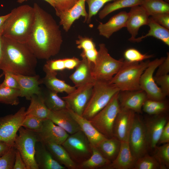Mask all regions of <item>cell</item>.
Segmentation results:
<instances>
[{"label":"cell","instance_id":"1","mask_svg":"<svg viewBox=\"0 0 169 169\" xmlns=\"http://www.w3.org/2000/svg\"><path fill=\"white\" fill-rule=\"evenodd\" d=\"M35 19L27 44L38 59L48 60L59 52L63 42L59 27L53 16L36 3Z\"/></svg>","mask_w":169,"mask_h":169},{"label":"cell","instance_id":"2","mask_svg":"<svg viewBox=\"0 0 169 169\" xmlns=\"http://www.w3.org/2000/svg\"><path fill=\"white\" fill-rule=\"evenodd\" d=\"M2 38L3 56L0 69L13 74L36 75L37 59L27 44L3 36Z\"/></svg>","mask_w":169,"mask_h":169},{"label":"cell","instance_id":"3","mask_svg":"<svg viewBox=\"0 0 169 169\" xmlns=\"http://www.w3.org/2000/svg\"><path fill=\"white\" fill-rule=\"evenodd\" d=\"M9 13L4 23L2 35L19 43H26L34 23L33 7L23 5L13 9Z\"/></svg>","mask_w":169,"mask_h":169},{"label":"cell","instance_id":"4","mask_svg":"<svg viewBox=\"0 0 169 169\" xmlns=\"http://www.w3.org/2000/svg\"><path fill=\"white\" fill-rule=\"evenodd\" d=\"M150 61L131 62L124 60L122 65L109 82L120 91L140 90L141 76L148 66Z\"/></svg>","mask_w":169,"mask_h":169},{"label":"cell","instance_id":"5","mask_svg":"<svg viewBox=\"0 0 169 169\" xmlns=\"http://www.w3.org/2000/svg\"><path fill=\"white\" fill-rule=\"evenodd\" d=\"M120 91L109 82L95 81L90 98L82 116L89 120L103 109L112 97Z\"/></svg>","mask_w":169,"mask_h":169},{"label":"cell","instance_id":"6","mask_svg":"<svg viewBox=\"0 0 169 169\" xmlns=\"http://www.w3.org/2000/svg\"><path fill=\"white\" fill-rule=\"evenodd\" d=\"M99 46L95 62L92 64V76L95 81L109 82L122 65L124 60H117L112 57L104 44H100Z\"/></svg>","mask_w":169,"mask_h":169},{"label":"cell","instance_id":"7","mask_svg":"<svg viewBox=\"0 0 169 169\" xmlns=\"http://www.w3.org/2000/svg\"><path fill=\"white\" fill-rule=\"evenodd\" d=\"M119 92L112 97L103 109L89 120L98 131L107 138L114 136V124L120 109L118 100Z\"/></svg>","mask_w":169,"mask_h":169},{"label":"cell","instance_id":"8","mask_svg":"<svg viewBox=\"0 0 169 169\" xmlns=\"http://www.w3.org/2000/svg\"><path fill=\"white\" fill-rule=\"evenodd\" d=\"M18 131L14 147L20 153L27 169H38L35 158V146L38 141L36 133L22 126Z\"/></svg>","mask_w":169,"mask_h":169},{"label":"cell","instance_id":"9","mask_svg":"<svg viewBox=\"0 0 169 169\" xmlns=\"http://www.w3.org/2000/svg\"><path fill=\"white\" fill-rule=\"evenodd\" d=\"M61 145L77 165L89 158L92 153V146L81 130L69 135Z\"/></svg>","mask_w":169,"mask_h":169},{"label":"cell","instance_id":"10","mask_svg":"<svg viewBox=\"0 0 169 169\" xmlns=\"http://www.w3.org/2000/svg\"><path fill=\"white\" fill-rule=\"evenodd\" d=\"M24 107L13 114L0 117V141L14 146L17 133L26 116Z\"/></svg>","mask_w":169,"mask_h":169},{"label":"cell","instance_id":"11","mask_svg":"<svg viewBox=\"0 0 169 169\" xmlns=\"http://www.w3.org/2000/svg\"><path fill=\"white\" fill-rule=\"evenodd\" d=\"M128 142L131 153L136 161L148 153V144L144 121L136 114Z\"/></svg>","mask_w":169,"mask_h":169},{"label":"cell","instance_id":"12","mask_svg":"<svg viewBox=\"0 0 169 169\" xmlns=\"http://www.w3.org/2000/svg\"><path fill=\"white\" fill-rule=\"evenodd\" d=\"M165 58V57H161L150 61L148 66L141 76L139 81L140 88L146 92L147 99L156 100L165 99L166 96L156 83L153 76L156 69Z\"/></svg>","mask_w":169,"mask_h":169},{"label":"cell","instance_id":"13","mask_svg":"<svg viewBox=\"0 0 169 169\" xmlns=\"http://www.w3.org/2000/svg\"><path fill=\"white\" fill-rule=\"evenodd\" d=\"M94 83L80 86L67 96L62 97L66 102L67 107L82 116L91 96Z\"/></svg>","mask_w":169,"mask_h":169},{"label":"cell","instance_id":"14","mask_svg":"<svg viewBox=\"0 0 169 169\" xmlns=\"http://www.w3.org/2000/svg\"><path fill=\"white\" fill-rule=\"evenodd\" d=\"M136 114L131 110L120 107L114 124V136L120 141H128Z\"/></svg>","mask_w":169,"mask_h":169},{"label":"cell","instance_id":"15","mask_svg":"<svg viewBox=\"0 0 169 169\" xmlns=\"http://www.w3.org/2000/svg\"><path fill=\"white\" fill-rule=\"evenodd\" d=\"M144 121L149 150H153L157 145L163 128L169 120L167 113L152 115Z\"/></svg>","mask_w":169,"mask_h":169},{"label":"cell","instance_id":"16","mask_svg":"<svg viewBox=\"0 0 169 169\" xmlns=\"http://www.w3.org/2000/svg\"><path fill=\"white\" fill-rule=\"evenodd\" d=\"M38 141L62 145L69 135L65 131L49 119L44 120L41 129L36 133Z\"/></svg>","mask_w":169,"mask_h":169},{"label":"cell","instance_id":"17","mask_svg":"<svg viewBox=\"0 0 169 169\" xmlns=\"http://www.w3.org/2000/svg\"><path fill=\"white\" fill-rule=\"evenodd\" d=\"M147 99L146 92L141 89L119 91L118 94L120 107L131 110L137 113H141L143 105Z\"/></svg>","mask_w":169,"mask_h":169},{"label":"cell","instance_id":"18","mask_svg":"<svg viewBox=\"0 0 169 169\" xmlns=\"http://www.w3.org/2000/svg\"><path fill=\"white\" fill-rule=\"evenodd\" d=\"M128 14L126 27L131 36L128 40L132 42L138 34L140 28L143 25H148L150 16L141 5L131 8Z\"/></svg>","mask_w":169,"mask_h":169},{"label":"cell","instance_id":"19","mask_svg":"<svg viewBox=\"0 0 169 169\" xmlns=\"http://www.w3.org/2000/svg\"><path fill=\"white\" fill-rule=\"evenodd\" d=\"M11 74L19 84L20 97H24L26 100H30L33 95H41L42 90L39 85L42 83L38 75L28 76L12 74Z\"/></svg>","mask_w":169,"mask_h":169},{"label":"cell","instance_id":"20","mask_svg":"<svg viewBox=\"0 0 169 169\" xmlns=\"http://www.w3.org/2000/svg\"><path fill=\"white\" fill-rule=\"evenodd\" d=\"M85 0H79L71 9L58 16L60 19L59 24L65 32H68L74 21L81 16L84 18V22H86L88 13L85 9Z\"/></svg>","mask_w":169,"mask_h":169},{"label":"cell","instance_id":"21","mask_svg":"<svg viewBox=\"0 0 169 169\" xmlns=\"http://www.w3.org/2000/svg\"><path fill=\"white\" fill-rule=\"evenodd\" d=\"M128 16V13L122 11L113 16L105 23L100 22L97 28L99 34L109 38L113 33L126 27Z\"/></svg>","mask_w":169,"mask_h":169},{"label":"cell","instance_id":"22","mask_svg":"<svg viewBox=\"0 0 169 169\" xmlns=\"http://www.w3.org/2000/svg\"><path fill=\"white\" fill-rule=\"evenodd\" d=\"M69 135L80 130L78 124L67 108L57 111H50L48 118Z\"/></svg>","mask_w":169,"mask_h":169},{"label":"cell","instance_id":"23","mask_svg":"<svg viewBox=\"0 0 169 169\" xmlns=\"http://www.w3.org/2000/svg\"><path fill=\"white\" fill-rule=\"evenodd\" d=\"M67 109L92 147H96L101 142L107 138L98 131L89 120L76 114L69 108L67 107Z\"/></svg>","mask_w":169,"mask_h":169},{"label":"cell","instance_id":"24","mask_svg":"<svg viewBox=\"0 0 169 169\" xmlns=\"http://www.w3.org/2000/svg\"><path fill=\"white\" fill-rule=\"evenodd\" d=\"M81 57L82 59L75 67V71L69 77L76 88L95 81L92 75V64L85 57Z\"/></svg>","mask_w":169,"mask_h":169},{"label":"cell","instance_id":"25","mask_svg":"<svg viewBox=\"0 0 169 169\" xmlns=\"http://www.w3.org/2000/svg\"><path fill=\"white\" fill-rule=\"evenodd\" d=\"M35 158L39 169L66 168L56 161L45 146L39 141L36 144Z\"/></svg>","mask_w":169,"mask_h":169},{"label":"cell","instance_id":"26","mask_svg":"<svg viewBox=\"0 0 169 169\" xmlns=\"http://www.w3.org/2000/svg\"><path fill=\"white\" fill-rule=\"evenodd\" d=\"M120 142L117 156L105 169H133L136 161L131 153L128 141Z\"/></svg>","mask_w":169,"mask_h":169},{"label":"cell","instance_id":"27","mask_svg":"<svg viewBox=\"0 0 169 169\" xmlns=\"http://www.w3.org/2000/svg\"><path fill=\"white\" fill-rule=\"evenodd\" d=\"M45 76L41 79L42 84H44L48 89L57 93L65 92L68 94L76 89L74 86H71L64 81L58 79L56 75L57 72L47 71Z\"/></svg>","mask_w":169,"mask_h":169},{"label":"cell","instance_id":"28","mask_svg":"<svg viewBox=\"0 0 169 169\" xmlns=\"http://www.w3.org/2000/svg\"><path fill=\"white\" fill-rule=\"evenodd\" d=\"M44 144L54 159L60 164L66 168L77 169V165L72 160L61 145L52 142Z\"/></svg>","mask_w":169,"mask_h":169},{"label":"cell","instance_id":"29","mask_svg":"<svg viewBox=\"0 0 169 169\" xmlns=\"http://www.w3.org/2000/svg\"><path fill=\"white\" fill-rule=\"evenodd\" d=\"M120 144V141L116 137L113 136L106 138L95 148L104 157L111 162L117 156Z\"/></svg>","mask_w":169,"mask_h":169},{"label":"cell","instance_id":"30","mask_svg":"<svg viewBox=\"0 0 169 169\" xmlns=\"http://www.w3.org/2000/svg\"><path fill=\"white\" fill-rule=\"evenodd\" d=\"M148 25L150 28L148 33L145 35L136 38L132 42H139L146 37H153L169 46V30L156 23L151 17L149 18Z\"/></svg>","mask_w":169,"mask_h":169},{"label":"cell","instance_id":"31","mask_svg":"<svg viewBox=\"0 0 169 169\" xmlns=\"http://www.w3.org/2000/svg\"><path fill=\"white\" fill-rule=\"evenodd\" d=\"M30 100L29 106L26 110V115L34 116L43 120L48 119L50 110L45 105L41 95H33Z\"/></svg>","mask_w":169,"mask_h":169},{"label":"cell","instance_id":"32","mask_svg":"<svg viewBox=\"0 0 169 169\" xmlns=\"http://www.w3.org/2000/svg\"><path fill=\"white\" fill-rule=\"evenodd\" d=\"M76 44L77 45V48L82 49L81 57H85L89 62L94 64L97 58L98 51L96 48L93 39L79 35L78 39L76 40Z\"/></svg>","mask_w":169,"mask_h":169},{"label":"cell","instance_id":"33","mask_svg":"<svg viewBox=\"0 0 169 169\" xmlns=\"http://www.w3.org/2000/svg\"><path fill=\"white\" fill-rule=\"evenodd\" d=\"M80 60L75 57L62 59L48 60L43 67L47 71H62L65 69H72L76 67Z\"/></svg>","mask_w":169,"mask_h":169},{"label":"cell","instance_id":"34","mask_svg":"<svg viewBox=\"0 0 169 169\" xmlns=\"http://www.w3.org/2000/svg\"><path fill=\"white\" fill-rule=\"evenodd\" d=\"M90 157L77 165V169H104L111 162L104 157L98 149L92 147Z\"/></svg>","mask_w":169,"mask_h":169},{"label":"cell","instance_id":"35","mask_svg":"<svg viewBox=\"0 0 169 169\" xmlns=\"http://www.w3.org/2000/svg\"><path fill=\"white\" fill-rule=\"evenodd\" d=\"M144 0H115L106 5L99 13V17L103 19L110 13L121 8L141 5Z\"/></svg>","mask_w":169,"mask_h":169},{"label":"cell","instance_id":"36","mask_svg":"<svg viewBox=\"0 0 169 169\" xmlns=\"http://www.w3.org/2000/svg\"><path fill=\"white\" fill-rule=\"evenodd\" d=\"M41 95L46 107L51 111H57L67 108L66 102L56 92L48 89L45 92L42 90Z\"/></svg>","mask_w":169,"mask_h":169},{"label":"cell","instance_id":"37","mask_svg":"<svg viewBox=\"0 0 169 169\" xmlns=\"http://www.w3.org/2000/svg\"><path fill=\"white\" fill-rule=\"evenodd\" d=\"M168 109V102L165 99L156 100L147 99L142 107L143 111L151 115L167 113Z\"/></svg>","mask_w":169,"mask_h":169},{"label":"cell","instance_id":"38","mask_svg":"<svg viewBox=\"0 0 169 169\" xmlns=\"http://www.w3.org/2000/svg\"><path fill=\"white\" fill-rule=\"evenodd\" d=\"M141 6L149 16L160 13H169V3L164 0H144Z\"/></svg>","mask_w":169,"mask_h":169},{"label":"cell","instance_id":"39","mask_svg":"<svg viewBox=\"0 0 169 169\" xmlns=\"http://www.w3.org/2000/svg\"><path fill=\"white\" fill-rule=\"evenodd\" d=\"M19 89L0 86V102L16 105L19 103L20 96Z\"/></svg>","mask_w":169,"mask_h":169},{"label":"cell","instance_id":"40","mask_svg":"<svg viewBox=\"0 0 169 169\" xmlns=\"http://www.w3.org/2000/svg\"><path fill=\"white\" fill-rule=\"evenodd\" d=\"M153 156L158 161L160 169H166L169 168V143L163 144L158 146L154 149Z\"/></svg>","mask_w":169,"mask_h":169},{"label":"cell","instance_id":"41","mask_svg":"<svg viewBox=\"0 0 169 169\" xmlns=\"http://www.w3.org/2000/svg\"><path fill=\"white\" fill-rule=\"evenodd\" d=\"M159 163L153 156L148 153L137 159L133 169H159Z\"/></svg>","mask_w":169,"mask_h":169},{"label":"cell","instance_id":"42","mask_svg":"<svg viewBox=\"0 0 169 169\" xmlns=\"http://www.w3.org/2000/svg\"><path fill=\"white\" fill-rule=\"evenodd\" d=\"M125 60L131 62H140L145 59L153 57L152 54H143L138 50L133 48L127 49L124 52Z\"/></svg>","mask_w":169,"mask_h":169},{"label":"cell","instance_id":"43","mask_svg":"<svg viewBox=\"0 0 169 169\" xmlns=\"http://www.w3.org/2000/svg\"><path fill=\"white\" fill-rule=\"evenodd\" d=\"M43 120L34 116L26 115L22 126L28 130L37 133L41 129Z\"/></svg>","mask_w":169,"mask_h":169},{"label":"cell","instance_id":"44","mask_svg":"<svg viewBox=\"0 0 169 169\" xmlns=\"http://www.w3.org/2000/svg\"><path fill=\"white\" fill-rule=\"evenodd\" d=\"M16 149L12 146L0 157V169H13Z\"/></svg>","mask_w":169,"mask_h":169},{"label":"cell","instance_id":"45","mask_svg":"<svg viewBox=\"0 0 169 169\" xmlns=\"http://www.w3.org/2000/svg\"><path fill=\"white\" fill-rule=\"evenodd\" d=\"M115 0H85L88 6V17L86 22L90 23L91 18L107 3Z\"/></svg>","mask_w":169,"mask_h":169},{"label":"cell","instance_id":"46","mask_svg":"<svg viewBox=\"0 0 169 169\" xmlns=\"http://www.w3.org/2000/svg\"><path fill=\"white\" fill-rule=\"evenodd\" d=\"M56 15L58 16L71 9L79 0H54Z\"/></svg>","mask_w":169,"mask_h":169},{"label":"cell","instance_id":"47","mask_svg":"<svg viewBox=\"0 0 169 169\" xmlns=\"http://www.w3.org/2000/svg\"><path fill=\"white\" fill-rule=\"evenodd\" d=\"M154 80L157 84L160 86L161 90L165 96L169 95V74L160 76H154Z\"/></svg>","mask_w":169,"mask_h":169},{"label":"cell","instance_id":"48","mask_svg":"<svg viewBox=\"0 0 169 169\" xmlns=\"http://www.w3.org/2000/svg\"><path fill=\"white\" fill-rule=\"evenodd\" d=\"M3 73L5 76V78L3 82L0 84V86L20 90L18 83L11 73L6 71H3Z\"/></svg>","mask_w":169,"mask_h":169},{"label":"cell","instance_id":"49","mask_svg":"<svg viewBox=\"0 0 169 169\" xmlns=\"http://www.w3.org/2000/svg\"><path fill=\"white\" fill-rule=\"evenodd\" d=\"M150 17L156 23L169 30V13H159Z\"/></svg>","mask_w":169,"mask_h":169},{"label":"cell","instance_id":"50","mask_svg":"<svg viewBox=\"0 0 169 169\" xmlns=\"http://www.w3.org/2000/svg\"><path fill=\"white\" fill-rule=\"evenodd\" d=\"M155 76H158L168 74L169 73V53H167V55L163 61L157 67Z\"/></svg>","mask_w":169,"mask_h":169},{"label":"cell","instance_id":"51","mask_svg":"<svg viewBox=\"0 0 169 169\" xmlns=\"http://www.w3.org/2000/svg\"><path fill=\"white\" fill-rule=\"evenodd\" d=\"M169 143V121L163 128L158 140L159 144Z\"/></svg>","mask_w":169,"mask_h":169},{"label":"cell","instance_id":"52","mask_svg":"<svg viewBox=\"0 0 169 169\" xmlns=\"http://www.w3.org/2000/svg\"><path fill=\"white\" fill-rule=\"evenodd\" d=\"M13 169H27L26 165L19 151L16 149L14 164Z\"/></svg>","mask_w":169,"mask_h":169},{"label":"cell","instance_id":"53","mask_svg":"<svg viewBox=\"0 0 169 169\" xmlns=\"http://www.w3.org/2000/svg\"><path fill=\"white\" fill-rule=\"evenodd\" d=\"M12 146L5 142L0 141V157L7 152Z\"/></svg>","mask_w":169,"mask_h":169},{"label":"cell","instance_id":"54","mask_svg":"<svg viewBox=\"0 0 169 169\" xmlns=\"http://www.w3.org/2000/svg\"><path fill=\"white\" fill-rule=\"evenodd\" d=\"M10 13L6 15L0 16V35H2L4 23L9 15Z\"/></svg>","mask_w":169,"mask_h":169},{"label":"cell","instance_id":"55","mask_svg":"<svg viewBox=\"0 0 169 169\" xmlns=\"http://www.w3.org/2000/svg\"><path fill=\"white\" fill-rule=\"evenodd\" d=\"M27 0H17V2L20 3H22L25 1H27ZM46 2L48 3L52 6L54 8L55 6V2L54 0H44Z\"/></svg>","mask_w":169,"mask_h":169},{"label":"cell","instance_id":"56","mask_svg":"<svg viewBox=\"0 0 169 169\" xmlns=\"http://www.w3.org/2000/svg\"><path fill=\"white\" fill-rule=\"evenodd\" d=\"M3 56V38L2 35H0V64Z\"/></svg>","mask_w":169,"mask_h":169},{"label":"cell","instance_id":"57","mask_svg":"<svg viewBox=\"0 0 169 169\" xmlns=\"http://www.w3.org/2000/svg\"><path fill=\"white\" fill-rule=\"evenodd\" d=\"M3 73L0 75V79L3 76Z\"/></svg>","mask_w":169,"mask_h":169},{"label":"cell","instance_id":"58","mask_svg":"<svg viewBox=\"0 0 169 169\" xmlns=\"http://www.w3.org/2000/svg\"><path fill=\"white\" fill-rule=\"evenodd\" d=\"M164 0L165 1L168 2V3H169V0Z\"/></svg>","mask_w":169,"mask_h":169}]
</instances>
